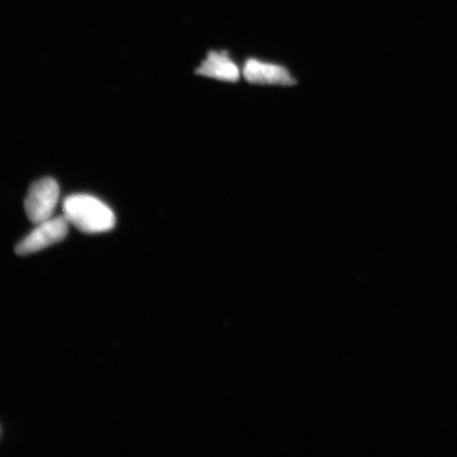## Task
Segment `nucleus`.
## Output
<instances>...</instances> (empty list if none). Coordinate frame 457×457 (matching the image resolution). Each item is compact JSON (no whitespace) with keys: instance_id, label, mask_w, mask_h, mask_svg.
I'll return each mask as SVG.
<instances>
[{"instance_id":"obj_4","label":"nucleus","mask_w":457,"mask_h":457,"mask_svg":"<svg viewBox=\"0 0 457 457\" xmlns=\"http://www.w3.org/2000/svg\"><path fill=\"white\" fill-rule=\"evenodd\" d=\"M243 74L245 81L253 85L294 86L298 83L287 67L255 57L245 62Z\"/></svg>"},{"instance_id":"obj_5","label":"nucleus","mask_w":457,"mask_h":457,"mask_svg":"<svg viewBox=\"0 0 457 457\" xmlns=\"http://www.w3.org/2000/svg\"><path fill=\"white\" fill-rule=\"evenodd\" d=\"M195 73L228 83H237L241 79V70L226 50L209 51L205 59L196 68Z\"/></svg>"},{"instance_id":"obj_2","label":"nucleus","mask_w":457,"mask_h":457,"mask_svg":"<svg viewBox=\"0 0 457 457\" xmlns=\"http://www.w3.org/2000/svg\"><path fill=\"white\" fill-rule=\"evenodd\" d=\"M59 197L60 187L54 179L34 182L29 188L25 200L28 219L36 225L51 219Z\"/></svg>"},{"instance_id":"obj_1","label":"nucleus","mask_w":457,"mask_h":457,"mask_svg":"<svg viewBox=\"0 0 457 457\" xmlns=\"http://www.w3.org/2000/svg\"><path fill=\"white\" fill-rule=\"evenodd\" d=\"M62 210L70 224L84 233H104L116 225V216L112 209L100 199L85 194L67 197Z\"/></svg>"},{"instance_id":"obj_3","label":"nucleus","mask_w":457,"mask_h":457,"mask_svg":"<svg viewBox=\"0 0 457 457\" xmlns=\"http://www.w3.org/2000/svg\"><path fill=\"white\" fill-rule=\"evenodd\" d=\"M70 221L65 216L49 219L38 224L36 228L17 244L15 253L24 256L38 253L45 248L60 243L67 237Z\"/></svg>"}]
</instances>
